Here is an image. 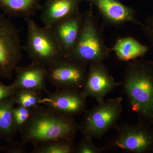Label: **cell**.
Instances as JSON below:
<instances>
[{"mask_svg": "<svg viewBox=\"0 0 153 153\" xmlns=\"http://www.w3.org/2000/svg\"><path fill=\"white\" fill-rule=\"evenodd\" d=\"M141 28L145 35L153 46V15L146 18L143 26Z\"/></svg>", "mask_w": 153, "mask_h": 153, "instance_id": "603a6c76", "label": "cell"}, {"mask_svg": "<svg viewBox=\"0 0 153 153\" xmlns=\"http://www.w3.org/2000/svg\"><path fill=\"white\" fill-rule=\"evenodd\" d=\"M121 82L139 122L153 126V61H128Z\"/></svg>", "mask_w": 153, "mask_h": 153, "instance_id": "6da1fadb", "label": "cell"}, {"mask_svg": "<svg viewBox=\"0 0 153 153\" xmlns=\"http://www.w3.org/2000/svg\"><path fill=\"white\" fill-rule=\"evenodd\" d=\"M34 146L32 153H75L73 140L57 139L40 143Z\"/></svg>", "mask_w": 153, "mask_h": 153, "instance_id": "ac0fdd59", "label": "cell"}, {"mask_svg": "<svg viewBox=\"0 0 153 153\" xmlns=\"http://www.w3.org/2000/svg\"><path fill=\"white\" fill-rule=\"evenodd\" d=\"M12 85L17 91L27 90L41 94L48 92L46 88L47 67L32 62L25 66H18Z\"/></svg>", "mask_w": 153, "mask_h": 153, "instance_id": "7c38bea8", "label": "cell"}, {"mask_svg": "<svg viewBox=\"0 0 153 153\" xmlns=\"http://www.w3.org/2000/svg\"><path fill=\"white\" fill-rule=\"evenodd\" d=\"M82 0H46L41 6V18L45 27L53 25L79 12Z\"/></svg>", "mask_w": 153, "mask_h": 153, "instance_id": "5bb4252c", "label": "cell"}, {"mask_svg": "<svg viewBox=\"0 0 153 153\" xmlns=\"http://www.w3.org/2000/svg\"><path fill=\"white\" fill-rule=\"evenodd\" d=\"M8 144L4 147V152L9 153H24L25 152V146L22 142H14L13 141L9 142Z\"/></svg>", "mask_w": 153, "mask_h": 153, "instance_id": "cb8c5ba5", "label": "cell"}, {"mask_svg": "<svg viewBox=\"0 0 153 153\" xmlns=\"http://www.w3.org/2000/svg\"><path fill=\"white\" fill-rule=\"evenodd\" d=\"M27 21V41L24 49L32 62L47 67L63 53L51 29L40 27L30 18Z\"/></svg>", "mask_w": 153, "mask_h": 153, "instance_id": "8992f818", "label": "cell"}, {"mask_svg": "<svg viewBox=\"0 0 153 153\" xmlns=\"http://www.w3.org/2000/svg\"><path fill=\"white\" fill-rule=\"evenodd\" d=\"M87 77L82 90L86 98H94L97 103L105 100V97L115 88L121 86L110 74L103 62L88 66Z\"/></svg>", "mask_w": 153, "mask_h": 153, "instance_id": "30bf717a", "label": "cell"}, {"mask_svg": "<svg viewBox=\"0 0 153 153\" xmlns=\"http://www.w3.org/2000/svg\"><path fill=\"white\" fill-rule=\"evenodd\" d=\"M149 49L135 38L128 37L118 39L111 50L114 52L119 60L128 62L143 57Z\"/></svg>", "mask_w": 153, "mask_h": 153, "instance_id": "9a60e30c", "label": "cell"}, {"mask_svg": "<svg viewBox=\"0 0 153 153\" xmlns=\"http://www.w3.org/2000/svg\"><path fill=\"white\" fill-rule=\"evenodd\" d=\"M19 30L0 14V78L11 79L22 59Z\"/></svg>", "mask_w": 153, "mask_h": 153, "instance_id": "52a82bcc", "label": "cell"}, {"mask_svg": "<svg viewBox=\"0 0 153 153\" xmlns=\"http://www.w3.org/2000/svg\"><path fill=\"white\" fill-rule=\"evenodd\" d=\"M17 91L12 84L6 85L0 83V102L13 96Z\"/></svg>", "mask_w": 153, "mask_h": 153, "instance_id": "7402d4cb", "label": "cell"}, {"mask_svg": "<svg viewBox=\"0 0 153 153\" xmlns=\"http://www.w3.org/2000/svg\"><path fill=\"white\" fill-rule=\"evenodd\" d=\"M104 152L102 148H99L94 143L93 139L83 136L76 147L75 153H101Z\"/></svg>", "mask_w": 153, "mask_h": 153, "instance_id": "44dd1931", "label": "cell"}, {"mask_svg": "<svg viewBox=\"0 0 153 153\" xmlns=\"http://www.w3.org/2000/svg\"><path fill=\"white\" fill-rule=\"evenodd\" d=\"M14 96L0 102V139L7 142L13 140L17 132L13 120V110L16 104Z\"/></svg>", "mask_w": 153, "mask_h": 153, "instance_id": "e0dca14e", "label": "cell"}, {"mask_svg": "<svg viewBox=\"0 0 153 153\" xmlns=\"http://www.w3.org/2000/svg\"><path fill=\"white\" fill-rule=\"evenodd\" d=\"M16 104L33 109L41 105L40 94L27 90L17 91L14 96Z\"/></svg>", "mask_w": 153, "mask_h": 153, "instance_id": "d6986e66", "label": "cell"}, {"mask_svg": "<svg viewBox=\"0 0 153 153\" xmlns=\"http://www.w3.org/2000/svg\"><path fill=\"white\" fill-rule=\"evenodd\" d=\"M121 97L105 100L85 113L79 125V130L83 136L100 139L118 124L122 112Z\"/></svg>", "mask_w": 153, "mask_h": 153, "instance_id": "277c9868", "label": "cell"}, {"mask_svg": "<svg viewBox=\"0 0 153 153\" xmlns=\"http://www.w3.org/2000/svg\"><path fill=\"white\" fill-rule=\"evenodd\" d=\"M86 98L81 89L60 88L47 92L41 97L40 103L60 114L73 117L87 111Z\"/></svg>", "mask_w": 153, "mask_h": 153, "instance_id": "9c48e42d", "label": "cell"}, {"mask_svg": "<svg viewBox=\"0 0 153 153\" xmlns=\"http://www.w3.org/2000/svg\"><path fill=\"white\" fill-rule=\"evenodd\" d=\"M32 109L18 105L13 110V120L15 129L17 132L20 131L29 120Z\"/></svg>", "mask_w": 153, "mask_h": 153, "instance_id": "ffe728a7", "label": "cell"}, {"mask_svg": "<svg viewBox=\"0 0 153 153\" xmlns=\"http://www.w3.org/2000/svg\"><path fill=\"white\" fill-rule=\"evenodd\" d=\"M92 7L90 5L89 8L83 13V22L79 37L74 49L67 55L87 66L104 62L111 51L105 44Z\"/></svg>", "mask_w": 153, "mask_h": 153, "instance_id": "3957f363", "label": "cell"}, {"mask_svg": "<svg viewBox=\"0 0 153 153\" xmlns=\"http://www.w3.org/2000/svg\"><path fill=\"white\" fill-rule=\"evenodd\" d=\"M115 136L102 146L104 152L122 150L133 153H153V126L138 122L114 128Z\"/></svg>", "mask_w": 153, "mask_h": 153, "instance_id": "5b68a950", "label": "cell"}, {"mask_svg": "<svg viewBox=\"0 0 153 153\" xmlns=\"http://www.w3.org/2000/svg\"><path fill=\"white\" fill-rule=\"evenodd\" d=\"M94 6L105 21L114 26L131 23L140 27L143 24L136 18V12L131 7L125 5L119 0H84Z\"/></svg>", "mask_w": 153, "mask_h": 153, "instance_id": "8fae6325", "label": "cell"}, {"mask_svg": "<svg viewBox=\"0 0 153 153\" xmlns=\"http://www.w3.org/2000/svg\"><path fill=\"white\" fill-rule=\"evenodd\" d=\"M4 147L2 146L0 144V152L1 151H4Z\"/></svg>", "mask_w": 153, "mask_h": 153, "instance_id": "d4e9b609", "label": "cell"}, {"mask_svg": "<svg viewBox=\"0 0 153 153\" xmlns=\"http://www.w3.org/2000/svg\"><path fill=\"white\" fill-rule=\"evenodd\" d=\"M79 124L73 117L40 105L32 109L29 120L20 133L22 142L35 146L52 140H74Z\"/></svg>", "mask_w": 153, "mask_h": 153, "instance_id": "7a4b0ae2", "label": "cell"}, {"mask_svg": "<svg viewBox=\"0 0 153 153\" xmlns=\"http://www.w3.org/2000/svg\"><path fill=\"white\" fill-rule=\"evenodd\" d=\"M41 0H0V8L10 17L27 20L40 10Z\"/></svg>", "mask_w": 153, "mask_h": 153, "instance_id": "2e32d148", "label": "cell"}, {"mask_svg": "<svg viewBox=\"0 0 153 153\" xmlns=\"http://www.w3.org/2000/svg\"><path fill=\"white\" fill-rule=\"evenodd\" d=\"M87 66L63 55L47 67V79L57 89L82 90L87 77Z\"/></svg>", "mask_w": 153, "mask_h": 153, "instance_id": "ba28073f", "label": "cell"}, {"mask_svg": "<svg viewBox=\"0 0 153 153\" xmlns=\"http://www.w3.org/2000/svg\"><path fill=\"white\" fill-rule=\"evenodd\" d=\"M83 13L79 12L50 28L65 56L69 55L74 49L81 31Z\"/></svg>", "mask_w": 153, "mask_h": 153, "instance_id": "4fadbf2b", "label": "cell"}]
</instances>
